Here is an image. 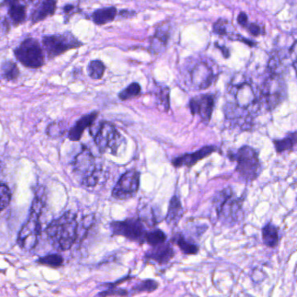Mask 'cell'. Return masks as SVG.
Instances as JSON below:
<instances>
[{
    "label": "cell",
    "instance_id": "cell-1",
    "mask_svg": "<svg viewBox=\"0 0 297 297\" xmlns=\"http://www.w3.org/2000/svg\"><path fill=\"white\" fill-rule=\"evenodd\" d=\"M46 202L45 188H39L36 192L34 199L31 203L30 216L27 222L24 224L20 231L18 243L25 250H31L38 244V239L41 234V226L39 218L42 215Z\"/></svg>",
    "mask_w": 297,
    "mask_h": 297
},
{
    "label": "cell",
    "instance_id": "cell-2",
    "mask_svg": "<svg viewBox=\"0 0 297 297\" xmlns=\"http://www.w3.org/2000/svg\"><path fill=\"white\" fill-rule=\"evenodd\" d=\"M77 216L72 212L51 222L46 233L51 243L60 250H67L74 244L78 237Z\"/></svg>",
    "mask_w": 297,
    "mask_h": 297
},
{
    "label": "cell",
    "instance_id": "cell-3",
    "mask_svg": "<svg viewBox=\"0 0 297 297\" xmlns=\"http://www.w3.org/2000/svg\"><path fill=\"white\" fill-rule=\"evenodd\" d=\"M243 197H236L231 188L218 192L213 199V204L218 219L226 225L233 226L243 219Z\"/></svg>",
    "mask_w": 297,
    "mask_h": 297
},
{
    "label": "cell",
    "instance_id": "cell-4",
    "mask_svg": "<svg viewBox=\"0 0 297 297\" xmlns=\"http://www.w3.org/2000/svg\"><path fill=\"white\" fill-rule=\"evenodd\" d=\"M231 160L236 161L235 172L247 182L256 180L262 173V164L255 149L249 146H243L236 152L228 154Z\"/></svg>",
    "mask_w": 297,
    "mask_h": 297
},
{
    "label": "cell",
    "instance_id": "cell-5",
    "mask_svg": "<svg viewBox=\"0 0 297 297\" xmlns=\"http://www.w3.org/2000/svg\"><path fill=\"white\" fill-rule=\"evenodd\" d=\"M261 105L273 110L285 100L287 86L282 75L269 74L258 91Z\"/></svg>",
    "mask_w": 297,
    "mask_h": 297
},
{
    "label": "cell",
    "instance_id": "cell-6",
    "mask_svg": "<svg viewBox=\"0 0 297 297\" xmlns=\"http://www.w3.org/2000/svg\"><path fill=\"white\" fill-rule=\"evenodd\" d=\"M227 94L234 99V102L229 104L248 114H255L262 106L258 93L255 92L250 83L245 80L231 83Z\"/></svg>",
    "mask_w": 297,
    "mask_h": 297
},
{
    "label": "cell",
    "instance_id": "cell-7",
    "mask_svg": "<svg viewBox=\"0 0 297 297\" xmlns=\"http://www.w3.org/2000/svg\"><path fill=\"white\" fill-rule=\"evenodd\" d=\"M94 142L101 152L117 155L123 145L124 138L110 122H102L94 136Z\"/></svg>",
    "mask_w": 297,
    "mask_h": 297
},
{
    "label": "cell",
    "instance_id": "cell-8",
    "mask_svg": "<svg viewBox=\"0 0 297 297\" xmlns=\"http://www.w3.org/2000/svg\"><path fill=\"white\" fill-rule=\"evenodd\" d=\"M17 59L23 66L31 69H37L42 67L45 62L43 50L38 40L28 38L14 50Z\"/></svg>",
    "mask_w": 297,
    "mask_h": 297
},
{
    "label": "cell",
    "instance_id": "cell-9",
    "mask_svg": "<svg viewBox=\"0 0 297 297\" xmlns=\"http://www.w3.org/2000/svg\"><path fill=\"white\" fill-rule=\"evenodd\" d=\"M113 235H120L138 243H145L146 226L139 218H126L124 221H115L110 223Z\"/></svg>",
    "mask_w": 297,
    "mask_h": 297
},
{
    "label": "cell",
    "instance_id": "cell-10",
    "mask_svg": "<svg viewBox=\"0 0 297 297\" xmlns=\"http://www.w3.org/2000/svg\"><path fill=\"white\" fill-rule=\"evenodd\" d=\"M43 46L49 58H54L64 52L81 47L82 43L76 39L71 32H66L58 35L45 36Z\"/></svg>",
    "mask_w": 297,
    "mask_h": 297
},
{
    "label": "cell",
    "instance_id": "cell-11",
    "mask_svg": "<svg viewBox=\"0 0 297 297\" xmlns=\"http://www.w3.org/2000/svg\"><path fill=\"white\" fill-rule=\"evenodd\" d=\"M141 173L135 169L128 170L122 174L114 186L112 196L117 199H128L133 198L140 188Z\"/></svg>",
    "mask_w": 297,
    "mask_h": 297
},
{
    "label": "cell",
    "instance_id": "cell-12",
    "mask_svg": "<svg viewBox=\"0 0 297 297\" xmlns=\"http://www.w3.org/2000/svg\"><path fill=\"white\" fill-rule=\"evenodd\" d=\"M191 82L197 89H207L211 86L215 78L214 68L206 61H199L192 68Z\"/></svg>",
    "mask_w": 297,
    "mask_h": 297
},
{
    "label": "cell",
    "instance_id": "cell-13",
    "mask_svg": "<svg viewBox=\"0 0 297 297\" xmlns=\"http://www.w3.org/2000/svg\"><path fill=\"white\" fill-rule=\"evenodd\" d=\"M215 107V97L211 94H200L191 99L189 108L192 114L199 115L204 123H208L211 120Z\"/></svg>",
    "mask_w": 297,
    "mask_h": 297
},
{
    "label": "cell",
    "instance_id": "cell-14",
    "mask_svg": "<svg viewBox=\"0 0 297 297\" xmlns=\"http://www.w3.org/2000/svg\"><path fill=\"white\" fill-rule=\"evenodd\" d=\"M101 165L96 163V160L93 153L86 147H83L81 152L75 157L74 161V172L78 175L81 176V180L90 175L91 173H93Z\"/></svg>",
    "mask_w": 297,
    "mask_h": 297
},
{
    "label": "cell",
    "instance_id": "cell-15",
    "mask_svg": "<svg viewBox=\"0 0 297 297\" xmlns=\"http://www.w3.org/2000/svg\"><path fill=\"white\" fill-rule=\"evenodd\" d=\"M215 151L216 148L214 146H205L196 152L185 153L181 156L177 157L173 160L172 163L175 168H191L192 166L196 165L199 160H203L204 158L209 156Z\"/></svg>",
    "mask_w": 297,
    "mask_h": 297
},
{
    "label": "cell",
    "instance_id": "cell-16",
    "mask_svg": "<svg viewBox=\"0 0 297 297\" xmlns=\"http://www.w3.org/2000/svg\"><path fill=\"white\" fill-rule=\"evenodd\" d=\"M174 250L171 243H166L158 246L152 247L145 253V258L149 261L156 262L159 265H164L174 257Z\"/></svg>",
    "mask_w": 297,
    "mask_h": 297
},
{
    "label": "cell",
    "instance_id": "cell-17",
    "mask_svg": "<svg viewBox=\"0 0 297 297\" xmlns=\"http://www.w3.org/2000/svg\"><path fill=\"white\" fill-rule=\"evenodd\" d=\"M170 39V26L162 24L156 28L150 42V50L153 54H160L166 50Z\"/></svg>",
    "mask_w": 297,
    "mask_h": 297
},
{
    "label": "cell",
    "instance_id": "cell-18",
    "mask_svg": "<svg viewBox=\"0 0 297 297\" xmlns=\"http://www.w3.org/2000/svg\"><path fill=\"white\" fill-rule=\"evenodd\" d=\"M98 112H93L91 114L84 115L78 122L75 123L73 127H71L68 132V138L72 141H78L82 136L84 131L90 127L94 124L95 120L98 117Z\"/></svg>",
    "mask_w": 297,
    "mask_h": 297
},
{
    "label": "cell",
    "instance_id": "cell-19",
    "mask_svg": "<svg viewBox=\"0 0 297 297\" xmlns=\"http://www.w3.org/2000/svg\"><path fill=\"white\" fill-rule=\"evenodd\" d=\"M183 214V207L180 198L177 196H173L168 206V214L165 217L166 223L169 227H175L180 223Z\"/></svg>",
    "mask_w": 297,
    "mask_h": 297
},
{
    "label": "cell",
    "instance_id": "cell-20",
    "mask_svg": "<svg viewBox=\"0 0 297 297\" xmlns=\"http://www.w3.org/2000/svg\"><path fill=\"white\" fill-rule=\"evenodd\" d=\"M56 5H57L56 1H51V0L39 2L31 12V18L32 23H38L46 20L47 17L53 15L56 11Z\"/></svg>",
    "mask_w": 297,
    "mask_h": 297
},
{
    "label": "cell",
    "instance_id": "cell-21",
    "mask_svg": "<svg viewBox=\"0 0 297 297\" xmlns=\"http://www.w3.org/2000/svg\"><path fill=\"white\" fill-rule=\"evenodd\" d=\"M145 226L153 227L160 223V217L155 209L150 205L145 203L141 205L138 209V217Z\"/></svg>",
    "mask_w": 297,
    "mask_h": 297
},
{
    "label": "cell",
    "instance_id": "cell-22",
    "mask_svg": "<svg viewBox=\"0 0 297 297\" xmlns=\"http://www.w3.org/2000/svg\"><path fill=\"white\" fill-rule=\"evenodd\" d=\"M262 236L263 243L268 248H274L278 246L280 241L279 228L273 223H267L266 225L262 227Z\"/></svg>",
    "mask_w": 297,
    "mask_h": 297
},
{
    "label": "cell",
    "instance_id": "cell-23",
    "mask_svg": "<svg viewBox=\"0 0 297 297\" xmlns=\"http://www.w3.org/2000/svg\"><path fill=\"white\" fill-rule=\"evenodd\" d=\"M8 4H9L8 15H9L10 20H12L13 25H19L20 24L24 23L26 18L25 6L18 1L8 2Z\"/></svg>",
    "mask_w": 297,
    "mask_h": 297
},
{
    "label": "cell",
    "instance_id": "cell-24",
    "mask_svg": "<svg viewBox=\"0 0 297 297\" xmlns=\"http://www.w3.org/2000/svg\"><path fill=\"white\" fill-rule=\"evenodd\" d=\"M117 15V9L114 6L110 7L100 8L96 10L92 14V19L94 24L98 25H103L112 22Z\"/></svg>",
    "mask_w": 297,
    "mask_h": 297
},
{
    "label": "cell",
    "instance_id": "cell-25",
    "mask_svg": "<svg viewBox=\"0 0 297 297\" xmlns=\"http://www.w3.org/2000/svg\"><path fill=\"white\" fill-rule=\"evenodd\" d=\"M171 243H174L175 245L179 247L180 251L184 254L192 255V254H198L199 252V247L195 243L188 242L181 233H177L173 235V237L171 239Z\"/></svg>",
    "mask_w": 297,
    "mask_h": 297
},
{
    "label": "cell",
    "instance_id": "cell-26",
    "mask_svg": "<svg viewBox=\"0 0 297 297\" xmlns=\"http://www.w3.org/2000/svg\"><path fill=\"white\" fill-rule=\"evenodd\" d=\"M159 287V283L154 280H144L137 282L135 285L132 287L130 290L129 294L136 295L141 293H151L156 290Z\"/></svg>",
    "mask_w": 297,
    "mask_h": 297
},
{
    "label": "cell",
    "instance_id": "cell-27",
    "mask_svg": "<svg viewBox=\"0 0 297 297\" xmlns=\"http://www.w3.org/2000/svg\"><path fill=\"white\" fill-rule=\"evenodd\" d=\"M1 75L7 81L15 80L20 76V70L17 64L12 60L4 61L1 65Z\"/></svg>",
    "mask_w": 297,
    "mask_h": 297
},
{
    "label": "cell",
    "instance_id": "cell-28",
    "mask_svg": "<svg viewBox=\"0 0 297 297\" xmlns=\"http://www.w3.org/2000/svg\"><path fill=\"white\" fill-rule=\"evenodd\" d=\"M274 148L277 152H284L287 150H292L297 144V133H291L282 140H274Z\"/></svg>",
    "mask_w": 297,
    "mask_h": 297
},
{
    "label": "cell",
    "instance_id": "cell-29",
    "mask_svg": "<svg viewBox=\"0 0 297 297\" xmlns=\"http://www.w3.org/2000/svg\"><path fill=\"white\" fill-rule=\"evenodd\" d=\"M167 235L160 229H153L152 231H148L145 236V243H148L149 246L155 247L167 242Z\"/></svg>",
    "mask_w": 297,
    "mask_h": 297
},
{
    "label": "cell",
    "instance_id": "cell-30",
    "mask_svg": "<svg viewBox=\"0 0 297 297\" xmlns=\"http://www.w3.org/2000/svg\"><path fill=\"white\" fill-rule=\"evenodd\" d=\"M105 70H106V67H105L104 63L98 59L91 61L87 67V72H88L90 78L96 79V80L101 79L103 75L105 74Z\"/></svg>",
    "mask_w": 297,
    "mask_h": 297
},
{
    "label": "cell",
    "instance_id": "cell-31",
    "mask_svg": "<svg viewBox=\"0 0 297 297\" xmlns=\"http://www.w3.org/2000/svg\"><path fill=\"white\" fill-rule=\"evenodd\" d=\"M141 87L139 83L133 82L119 94V99L121 100H127L137 97L141 94Z\"/></svg>",
    "mask_w": 297,
    "mask_h": 297
},
{
    "label": "cell",
    "instance_id": "cell-32",
    "mask_svg": "<svg viewBox=\"0 0 297 297\" xmlns=\"http://www.w3.org/2000/svg\"><path fill=\"white\" fill-rule=\"evenodd\" d=\"M63 262H64V260H63L62 256L56 254H48V255L39 259V261H38L40 264L45 265V266L51 267L53 269H57V268L62 266Z\"/></svg>",
    "mask_w": 297,
    "mask_h": 297
},
{
    "label": "cell",
    "instance_id": "cell-33",
    "mask_svg": "<svg viewBox=\"0 0 297 297\" xmlns=\"http://www.w3.org/2000/svg\"><path fill=\"white\" fill-rule=\"evenodd\" d=\"M230 24L228 20L220 19L213 25V31L220 36L230 35Z\"/></svg>",
    "mask_w": 297,
    "mask_h": 297
},
{
    "label": "cell",
    "instance_id": "cell-34",
    "mask_svg": "<svg viewBox=\"0 0 297 297\" xmlns=\"http://www.w3.org/2000/svg\"><path fill=\"white\" fill-rule=\"evenodd\" d=\"M12 194L5 184L0 183V212L3 211L10 204Z\"/></svg>",
    "mask_w": 297,
    "mask_h": 297
},
{
    "label": "cell",
    "instance_id": "cell-35",
    "mask_svg": "<svg viewBox=\"0 0 297 297\" xmlns=\"http://www.w3.org/2000/svg\"><path fill=\"white\" fill-rule=\"evenodd\" d=\"M169 89L168 87H165L162 90H160V94L158 96V99L160 101V106H163L165 111L167 112L169 109Z\"/></svg>",
    "mask_w": 297,
    "mask_h": 297
},
{
    "label": "cell",
    "instance_id": "cell-36",
    "mask_svg": "<svg viewBox=\"0 0 297 297\" xmlns=\"http://www.w3.org/2000/svg\"><path fill=\"white\" fill-rule=\"evenodd\" d=\"M246 28L251 35L260 36L264 33V28H262V26L259 25L258 24L248 23Z\"/></svg>",
    "mask_w": 297,
    "mask_h": 297
},
{
    "label": "cell",
    "instance_id": "cell-37",
    "mask_svg": "<svg viewBox=\"0 0 297 297\" xmlns=\"http://www.w3.org/2000/svg\"><path fill=\"white\" fill-rule=\"evenodd\" d=\"M237 22L239 25L243 27H247L248 24V18L245 12H241L237 17Z\"/></svg>",
    "mask_w": 297,
    "mask_h": 297
}]
</instances>
